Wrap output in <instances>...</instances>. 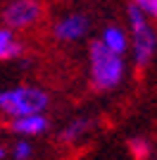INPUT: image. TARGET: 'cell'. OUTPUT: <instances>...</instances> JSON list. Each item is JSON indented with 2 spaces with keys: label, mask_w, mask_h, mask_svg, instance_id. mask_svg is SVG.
I'll use <instances>...</instances> for the list:
<instances>
[{
  "label": "cell",
  "mask_w": 157,
  "mask_h": 160,
  "mask_svg": "<svg viewBox=\"0 0 157 160\" xmlns=\"http://www.w3.org/2000/svg\"><path fill=\"white\" fill-rule=\"evenodd\" d=\"M24 53V46L21 41L17 38V31H12L10 27H0V62L5 60H17L19 55Z\"/></svg>",
  "instance_id": "9"
},
{
  "label": "cell",
  "mask_w": 157,
  "mask_h": 160,
  "mask_svg": "<svg viewBox=\"0 0 157 160\" xmlns=\"http://www.w3.org/2000/svg\"><path fill=\"white\" fill-rule=\"evenodd\" d=\"M129 151L136 155L138 160H145L148 155H150V143H148L145 139H131L129 141Z\"/></svg>",
  "instance_id": "11"
},
{
  "label": "cell",
  "mask_w": 157,
  "mask_h": 160,
  "mask_svg": "<svg viewBox=\"0 0 157 160\" xmlns=\"http://www.w3.org/2000/svg\"><path fill=\"white\" fill-rule=\"evenodd\" d=\"M50 108V96L40 86H12L0 88V115L2 117H24L38 115Z\"/></svg>",
  "instance_id": "3"
},
{
  "label": "cell",
  "mask_w": 157,
  "mask_h": 160,
  "mask_svg": "<svg viewBox=\"0 0 157 160\" xmlns=\"http://www.w3.org/2000/svg\"><path fill=\"white\" fill-rule=\"evenodd\" d=\"M93 124H95V122H93L91 117H86V115L72 117L64 127L59 129V134H57L59 143H64V146H74V143H78L81 139H86V136L91 134Z\"/></svg>",
  "instance_id": "7"
},
{
  "label": "cell",
  "mask_w": 157,
  "mask_h": 160,
  "mask_svg": "<svg viewBox=\"0 0 157 160\" xmlns=\"http://www.w3.org/2000/svg\"><path fill=\"white\" fill-rule=\"evenodd\" d=\"M126 60L124 55L107 50L100 38L91 41L88 46V79L95 91H114L124 81Z\"/></svg>",
  "instance_id": "1"
},
{
  "label": "cell",
  "mask_w": 157,
  "mask_h": 160,
  "mask_svg": "<svg viewBox=\"0 0 157 160\" xmlns=\"http://www.w3.org/2000/svg\"><path fill=\"white\" fill-rule=\"evenodd\" d=\"M40 19H43V5H40L38 0H12L2 10V22L12 31L31 29Z\"/></svg>",
  "instance_id": "4"
},
{
  "label": "cell",
  "mask_w": 157,
  "mask_h": 160,
  "mask_svg": "<svg viewBox=\"0 0 157 160\" xmlns=\"http://www.w3.org/2000/svg\"><path fill=\"white\" fill-rule=\"evenodd\" d=\"M12 155H14V160H31L33 158V143L26 136L17 139L12 146Z\"/></svg>",
  "instance_id": "10"
},
{
  "label": "cell",
  "mask_w": 157,
  "mask_h": 160,
  "mask_svg": "<svg viewBox=\"0 0 157 160\" xmlns=\"http://www.w3.org/2000/svg\"><path fill=\"white\" fill-rule=\"evenodd\" d=\"M100 43L112 53L126 55V50H129V31L124 27H119V24H107L100 33Z\"/></svg>",
  "instance_id": "8"
},
{
  "label": "cell",
  "mask_w": 157,
  "mask_h": 160,
  "mask_svg": "<svg viewBox=\"0 0 157 160\" xmlns=\"http://www.w3.org/2000/svg\"><path fill=\"white\" fill-rule=\"evenodd\" d=\"M126 19H129L131 58H133V65L138 69H143V67H148L152 62V58L157 53V31L150 24V19L131 2L126 5Z\"/></svg>",
  "instance_id": "2"
},
{
  "label": "cell",
  "mask_w": 157,
  "mask_h": 160,
  "mask_svg": "<svg viewBox=\"0 0 157 160\" xmlns=\"http://www.w3.org/2000/svg\"><path fill=\"white\" fill-rule=\"evenodd\" d=\"M133 7H138L148 19H157V0H129Z\"/></svg>",
  "instance_id": "12"
},
{
  "label": "cell",
  "mask_w": 157,
  "mask_h": 160,
  "mask_svg": "<svg viewBox=\"0 0 157 160\" xmlns=\"http://www.w3.org/2000/svg\"><path fill=\"white\" fill-rule=\"evenodd\" d=\"M91 31V19L83 12H69L62 14L55 24H52V36L59 43H78L83 41Z\"/></svg>",
  "instance_id": "5"
},
{
  "label": "cell",
  "mask_w": 157,
  "mask_h": 160,
  "mask_svg": "<svg viewBox=\"0 0 157 160\" xmlns=\"http://www.w3.org/2000/svg\"><path fill=\"white\" fill-rule=\"evenodd\" d=\"M50 129V120L45 117V112L38 115H24V117H14L10 120V132L17 136H40Z\"/></svg>",
  "instance_id": "6"
}]
</instances>
